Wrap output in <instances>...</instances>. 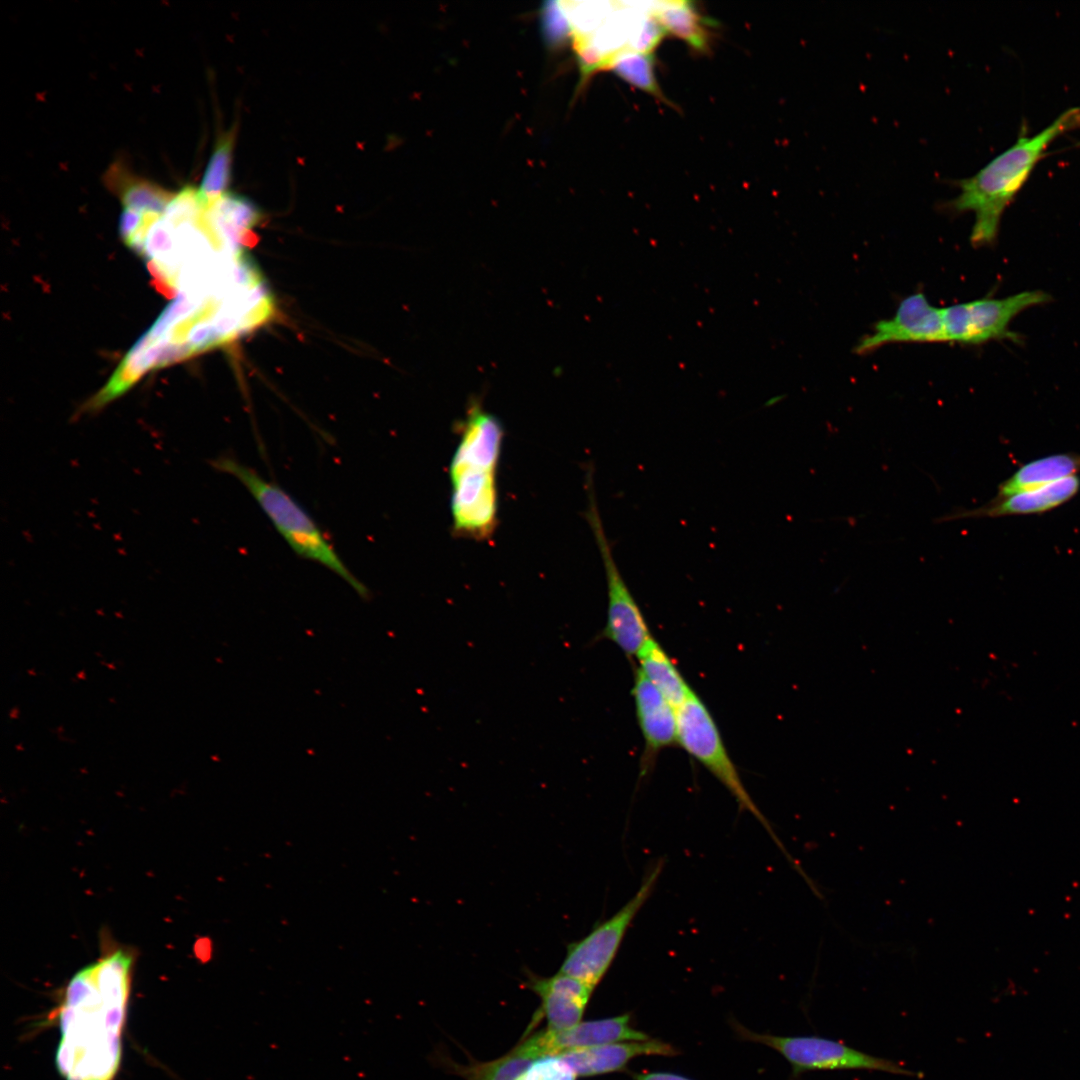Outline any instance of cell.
Returning a JSON list of instances; mask_svg holds the SVG:
<instances>
[{
	"label": "cell",
	"mask_w": 1080,
	"mask_h": 1080,
	"mask_svg": "<svg viewBox=\"0 0 1080 1080\" xmlns=\"http://www.w3.org/2000/svg\"><path fill=\"white\" fill-rule=\"evenodd\" d=\"M663 864L658 863L647 873L636 894L613 916L596 925L583 938L568 943L558 972L571 976L593 989L611 966L622 940L651 895Z\"/></svg>",
	"instance_id": "cell-8"
},
{
	"label": "cell",
	"mask_w": 1080,
	"mask_h": 1080,
	"mask_svg": "<svg viewBox=\"0 0 1080 1080\" xmlns=\"http://www.w3.org/2000/svg\"><path fill=\"white\" fill-rule=\"evenodd\" d=\"M504 1056L490 1062L468 1065L451 1063L452 1070L466 1080H517L538 1058L547 1056L538 1032L528 1036Z\"/></svg>",
	"instance_id": "cell-18"
},
{
	"label": "cell",
	"mask_w": 1080,
	"mask_h": 1080,
	"mask_svg": "<svg viewBox=\"0 0 1080 1080\" xmlns=\"http://www.w3.org/2000/svg\"><path fill=\"white\" fill-rule=\"evenodd\" d=\"M105 185L116 194L124 208L141 213L164 214L175 194L135 175L121 162H114L104 174Z\"/></svg>",
	"instance_id": "cell-16"
},
{
	"label": "cell",
	"mask_w": 1080,
	"mask_h": 1080,
	"mask_svg": "<svg viewBox=\"0 0 1080 1080\" xmlns=\"http://www.w3.org/2000/svg\"><path fill=\"white\" fill-rule=\"evenodd\" d=\"M732 1027L740 1038L764 1044L779 1052L791 1065L794 1078L805 1072L834 1070H868L909 1077L920 1076L918 1072L907 1069L893 1060L865 1053L841 1041L816 1035L761 1034L747 1029L738 1022H733Z\"/></svg>",
	"instance_id": "cell-4"
},
{
	"label": "cell",
	"mask_w": 1080,
	"mask_h": 1080,
	"mask_svg": "<svg viewBox=\"0 0 1080 1080\" xmlns=\"http://www.w3.org/2000/svg\"><path fill=\"white\" fill-rule=\"evenodd\" d=\"M636 658L640 672L676 709L694 692L673 660L652 636Z\"/></svg>",
	"instance_id": "cell-19"
},
{
	"label": "cell",
	"mask_w": 1080,
	"mask_h": 1080,
	"mask_svg": "<svg viewBox=\"0 0 1080 1080\" xmlns=\"http://www.w3.org/2000/svg\"><path fill=\"white\" fill-rule=\"evenodd\" d=\"M947 343L943 310L922 292L903 298L892 317L876 322L863 336L855 353L865 355L890 344Z\"/></svg>",
	"instance_id": "cell-10"
},
{
	"label": "cell",
	"mask_w": 1080,
	"mask_h": 1080,
	"mask_svg": "<svg viewBox=\"0 0 1080 1080\" xmlns=\"http://www.w3.org/2000/svg\"><path fill=\"white\" fill-rule=\"evenodd\" d=\"M541 1034L548 1055L617 1042L650 1039L646 1033L631 1026L629 1014L580 1022L561 1032L544 1029Z\"/></svg>",
	"instance_id": "cell-15"
},
{
	"label": "cell",
	"mask_w": 1080,
	"mask_h": 1080,
	"mask_svg": "<svg viewBox=\"0 0 1080 1080\" xmlns=\"http://www.w3.org/2000/svg\"><path fill=\"white\" fill-rule=\"evenodd\" d=\"M150 213L152 212L141 213L135 210L124 208L120 216L119 232L122 240L126 244L143 226Z\"/></svg>",
	"instance_id": "cell-25"
},
{
	"label": "cell",
	"mask_w": 1080,
	"mask_h": 1080,
	"mask_svg": "<svg viewBox=\"0 0 1080 1080\" xmlns=\"http://www.w3.org/2000/svg\"><path fill=\"white\" fill-rule=\"evenodd\" d=\"M1080 472V454L1074 452L1057 453L1035 459L1020 466L1010 477L998 486L995 497L998 501L1011 495L1043 487Z\"/></svg>",
	"instance_id": "cell-17"
},
{
	"label": "cell",
	"mask_w": 1080,
	"mask_h": 1080,
	"mask_svg": "<svg viewBox=\"0 0 1080 1080\" xmlns=\"http://www.w3.org/2000/svg\"><path fill=\"white\" fill-rule=\"evenodd\" d=\"M236 138L233 127L221 135L216 142L203 174L197 197L203 209L208 210L226 192L231 177L232 153Z\"/></svg>",
	"instance_id": "cell-22"
},
{
	"label": "cell",
	"mask_w": 1080,
	"mask_h": 1080,
	"mask_svg": "<svg viewBox=\"0 0 1080 1080\" xmlns=\"http://www.w3.org/2000/svg\"><path fill=\"white\" fill-rule=\"evenodd\" d=\"M524 985L541 1000L528 1031L544 1017L546 1029L552 1032L568 1030L581 1022L593 988L571 976L557 972L543 977L526 971Z\"/></svg>",
	"instance_id": "cell-11"
},
{
	"label": "cell",
	"mask_w": 1080,
	"mask_h": 1080,
	"mask_svg": "<svg viewBox=\"0 0 1080 1080\" xmlns=\"http://www.w3.org/2000/svg\"><path fill=\"white\" fill-rule=\"evenodd\" d=\"M498 462L455 452L449 465L452 487L453 529L459 536L475 540L491 537L497 525Z\"/></svg>",
	"instance_id": "cell-6"
},
{
	"label": "cell",
	"mask_w": 1080,
	"mask_h": 1080,
	"mask_svg": "<svg viewBox=\"0 0 1080 1080\" xmlns=\"http://www.w3.org/2000/svg\"><path fill=\"white\" fill-rule=\"evenodd\" d=\"M571 1068L556 1054L536 1059L517 1080H576Z\"/></svg>",
	"instance_id": "cell-23"
},
{
	"label": "cell",
	"mask_w": 1080,
	"mask_h": 1080,
	"mask_svg": "<svg viewBox=\"0 0 1080 1080\" xmlns=\"http://www.w3.org/2000/svg\"><path fill=\"white\" fill-rule=\"evenodd\" d=\"M667 34L664 27L649 12L631 43L626 47L641 53H654Z\"/></svg>",
	"instance_id": "cell-24"
},
{
	"label": "cell",
	"mask_w": 1080,
	"mask_h": 1080,
	"mask_svg": "<svg viewBox=\"0 0 1080 1080\" xmlns=\"http://www.w3.org/2000/svg\"><path fill=\"white\" fill-rule=\"evenodd\" d=\"M650 13L668 34L685 42L691 49L706 53L710 50V33L706 18L688 1H664L655 4Z\"/></svg>",
	"instance_id": "cell-20"
},
{
	"label": "cell",
	"mask_w": 1080,
	"mask_h": 1080,
	"mask_svg": "<svg viewBox=\"0 0 1080 1080\" xmlns=\"http://www.w3.org/2000/svg\"><path fill=\"white\" fill-rule=\"evenodd\" d=\"M634 1080H692L683 1075L671 1072H645L632 1073Z\"/></svg>",
	"instance_id": "cell-26"
},
{
	"label": "cell",
	"mask_w": 1080,
	"mask_h": 1080,
	"mask_svg": "<svg viewBox=\"0 0 1080 1080\" xmlns=\"http://www.w3.org/2000/svg\"><path fill=\"white\" fill-rule=\"evenodd\" d=\"M134 963L133 950L104 945L101 956L65 987L56 1051L65 1080H113L118 1072Z\"/></svg>",
	"instance_id": "cell-1"
},
{
	"label": "cell",
	"mask_w": 1080,
	"mask_h": 1080,
	"mask_svg": "<svg viewBox=\"0 0 1080 1080\" xmlns=\"http://www.w3.org/2000/svg\"><path fill=\"white\" fill-rule=\"evenodd\" d=\"M676 711L677 743L717 778L739 806L753 814L783 849L770 824L748 794L705 703L693 692Z\"/></svg>",
	"instance_id": "cell-5"
},
{
	"label": "cell",
	"mask_w": 1080,
	"mask_h": 1080,
	"mask_svg": "<svg viewBox=\"0 0 1080 1080\" xmlns=\"http://www.w3.org/2000/svg\"><path fill=\"white\" fill-rule=\"evenodd\" d=\"M632 696L648 766L659 751L677 743V711L639 669L635 670Z\"/></svg>",
	"instance_id": "cell-13"
},
{
	"label": "cell",
	"mask_w": 1080,
	"mask_h": 1080,
	"mask_svg": "<svg viewBox=\"0 0 1080 1080\" xmlns=\"http://www.w3.org/2000/svg\"><path fill=\"white\" fill-rule=\"evenodd\" d=\"M210 464L243 484L298 556L329 569L360 598H370V590L349 570L315 520L282 487L230 455L215 458Z\"/></svg>",
	"instance_id": "cell-3"
},
{
	"label": "cell",
	"mask_w": 1080,
	"mask_h": 1080,
	"mask_svg": "<svg viewBox=\"0 0 1080 1080\" xmlns=\"http://www.w3.org/2000/svg\"><path fill=\"white\" fill-rule=\"evenodd\" d=\"M677 1054L679 1051L671 1044L648 1039L569 1050L557 1055L577 1077H588L621 1071L630 1060L638 1056H675Z\"/></svg>",
	"instance_id": "cell-14"
},
{
	"label": "cell",
	"mask_w": 1080,
	"mask_h": 1080,
	"mask_svg": "<svg viewBox=\"0 0 1080 1080\" xmlns=\"http://www.w3.org/2000/svg\"><path fill=\"white\" fill-rule=\"evenodd\" d=\"M604 71H612L632 87L649 94L672 108L678 109L666 97L657 81L654 53H641L626 46L615 49L609 54Z\"/></svg>",
	"instance_id": "cell-21"
},
{
	"label": "cell",
	"mask_w": 1080,
	"mask_h": 1080,
	"mask_svg": "<svg viewBox=\"0 0 1080 1080\" xmlns=\"http://www.w3.org/2000/svg\"><path fill=\"white\" fill-rule=\"evenodd\" d=\"M592 476L589 471L586 484L588 504L585 517L601 555L608 596L607 620L599 638L614 643L627 657H636L652 635L614 559L597 505Z\"/></svg>",
	"instance_id": "cell-7"
},
{
	"label": "cell",
	"mask_w": 1080,
	"mask_h": 1080,
	"mask_svg": "<svg viewBox=\"0 0 1080 1080\" xmlns=\"http://www.w3.org/2000/svg\"><path fill=\"white\" fill-rule=\"evenodd\" d=\"M1080 490V478L1070 476L1040 488L1023 491L1004 499L990 500L986 504L967 510L947 513L936 522L960 519L1002 517L1012 515L1041 514L1055 509L1071 500Z\"/></svg>",
	"instance_id": "cell-12"
},
{
	"label": "cell",
	"mask_w": 1080,
	"mask_h": 1080,
	"mask_svg": "<svg viewBox=\"0 0 1080 1080\" xmlns=\"http://www.w3.org/2000/svg\"><path fill=\"white\" fill-rule=\"evenodd\" d=\"M1078 128L1080 107H1071L1032 136L1023 129L1012 146L973 176L955 183L959 193L945 207L953 213H973L970 242L974 247L990 246L997 240L1005 210L1046 156L1048 148L1062 135Z\"/></svg>",
	"instance_id": "cell-2"
},
{
	"label": "cell",
	"mask_w": 1080,
	"mask_h": 1080,
	"mask_svg": "<svg viewBox=\"0 0 1080 1080\" xmlns=\"http://www.w3.org/2000/svg\"><path fill=\"white\" fill-rule=\"evenodd\" d=\"M1050 301L1041 290L1022 291L1003 298L983 297L957 303L943 310L947 343L980 345L992 340L1017 342L1020 336L1010 330L1013 319L1023 311Z\"/></svg>",
	"instance_id": "cell-9"
}]
</instances>
